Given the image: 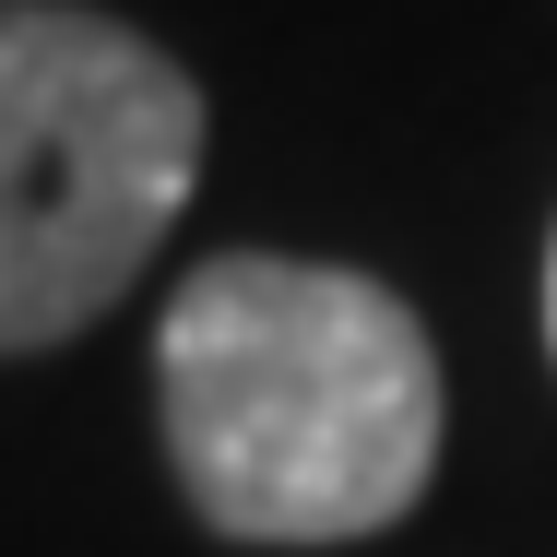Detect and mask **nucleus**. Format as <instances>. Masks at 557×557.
I'll return each mask as SVG.
<instances>
[{"mask_svg":"<svg viewBox=\"0 0 557 557\" xmlns=\"http://www.w3.org/2000/svg\"><path fill=\"white\" fill-rule=\"evenodd\" d=\"M154 392L190 510L237 546L380 534L440 474V356L392 285L333 261H202L166 297Z\"/></svg>","mask_w":557,"mask_h":557,"instance_id":"1","label":"nucleus"},{"mask_svg":"<svg viewBox=\"0 0 557 557\" xmlns=\"http://www.w3.org/2000/svg\"><path fill=\"white\" fill-rule=\"evenodd\" d=\"M202 178V96L72 0H0V356L84 333Z\"/></svg>","mask_w":557,"mask_h":557,"instance_id":"2","label":"nucleus"},{"mask_svg":"<svg viewBox=\"0 0 557 557\" xmlns=\"http://www.w3.org/2000/svg\"><path fill=\"white\" fill-rule=\"evenodd\" d=\"M546 321H557V261H546Z\"/></svg>","mask_w":557,"mask_h":557,"instance_id":"3","label":"nucleus"}]
</instances>
